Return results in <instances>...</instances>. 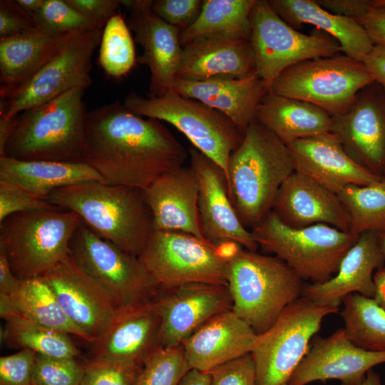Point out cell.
I'll use <instances>...</instances> for the list:
<instances>
[{"mask_svg":"<svg viewBox=\"0 0 385 385\" xmlns=\"http://www.w3.org/2000/svg\"><path fill=\"white\" fill-rule=\"evenodd\" d=\"M255 71V56L250 39L216 34L199 36L183 46L177 78L189 81L242 78Z\"/></svg>","mask_w":385,"mask_h":385,"instance_id":"cell-25","label":"cell"},{"mask_svg":"<svg viewBox=\"0 0 385 385\" xmlns=\"http://www.w3.org/2000/svg\"><path fill=\"white\" fill-rule=\"evenodd\" d=\"M19 6L33 16L43 5L44 0H15Z\"/></svg>","mask_w":385,"mask_h":385,"instance_id":"cell-57","label":"cell"},{"mask_svg":"<svg viewBox=\"0 0 385 385\" xmlns=\"http://www.w3.org/2000/svg\"><path fill=\"white\" fill-rule=\"evenodd\" d=\"M361 385H382L379 374L372 369L369 370Z\"/></svg>","mask_w":385,"mask_h":385,"instance_id":"cell-58","label":"cell"},{"mask_svg":"<svg viewBox=\"0 0 385 385\" xmlns=\"http://www.w3.org/2000/svg\"><path fill=\"white\" fill-rule=\"evenodd\" d=\"M41 277L50 286L68 318L92 343L121 309L71 254Z\"/></svg>","mask_w":385,"mask_h":385,"instance_id":"cell-15","label":"cell"},{"mask_svg":"<svg viewBox=\"0 0 385 385\" xmlns=\"http://www.w3.org/2000/svg\"><path fill=\"white\" fill-rule=\"evenodd\" d=\"M78 214L101 237L138 257L153 232L142 190L91 181L53 191L46 198Z\"/></svg>","mask_w":385,"mask_h":385,"instance_id":"cell-4","label":"cell"},{"mask_svg":"<svg viewBox=\"0 0 385 385\" xmlns=\"http://www.w3.org/2000/svg\"><path fill=\"white\" fill-rule=\"evenodd\" d=\"M251 232L258 246L287 264L312 284L330 279L359 235L326 224L291 227L271 211Z\"/></svg>","mask_w":385,"mask_h":385,"instance_id":"cell-7","label":"cell"},{"mask_svg":"<svg viewBox=\"0 0 385 385\" xmlns=\"http://www.w3.org/2000/svg\"><path fill=\"white\" fill-rule=\"evenodd\" d=\"M5 322L1 337L8 346L51 357L77 358L81 354L70 335L41 326L21 314Z\"/></svg>","mask_w":385,"mask_h":385,"instance_id":"cell-35","label":"cell"},{"mask_svg":"<svg viewBox=\"0 0 385 385\" xmlns=\"http://www.w3.org/2000/svg\"><path fill=\"white\" fill-rule=\"evenodd\" d=\"M256 0H204L194 23L180 33L182 46L208 34H227L250 39V14Z\"/></svg>","mask_w":385,"mask_h":385,"instance_id":"cell-34","label":"cell"},{"mask_svg":"<svg viewBox=\"0 0 385 385\" xmlns=\"http://www.w3.org/2000/svg\"><path fill=\"white\" fill-rule=\"evenodd\" d=\"M172 89L221 112L242 134L255 118L256 108L267 92L256 71L242 78L218 76L202 81L177 78Z\"/></svg>","mask_w":385,"mask_h":385,"instance_id":"cell-28","label":"cell"},{"mask_svg":"<svg viewBox=\"0 0 385 385\" xmlns=\"http://www.w3.org/2000/svg\"><path fill=\"white\" fill-rule=\"evenodd\" d=\"M152 0H120L130 11L128 25L143 53L137 61L148 67L150 77L147 97H160L171 89L177 78L183 46L181 31L154 14Z\"/></svg>","mask_w":385,"mask_h":385,"instance_id":"cell-17","label":"cell"},{"mask_svg":"<svg viewBox=\"0 0 385 385\" xmlns=\"http://www.w3.org/2000/svg\"><path fill=\"white\" fill-rule=\"evenodd\" d=\"M0 180L46 199L58 189L86 182H103V178L86 163L20 160L3 156L0 157Z\"/></svg>","mask_w":385,"mask_h":385,"instance_id":"cell-32","label":"cell"},{"mask_svg":"<svg viewBox=\"0 0 385 385\" xmlns=\"http://www.w3.org/2000/svg\"><path fill=\"white\" fill-rule=\"evenodd\" d=\"M136 61L134 41L128 23L117 13L103 28L99 64L108 76L120 78L130 71Z\"/></svg>","mask_w":385,"mask_h":385,"instance_id":"cell-38","label":"cell"},{"mask_svg":"<svg viewBox=\"0 0 385 385\" xmlns=\"http://www.w3.org/2000/svg\"><path fill=\"white\" fill-rule=\"evenodd\" d=\"M156 297L121 309L108 327L92 343V359L143 363L162 347Z\"/></svg>","mask_w":385,"mask_h":385,"instance_id":"cell-22","label":"cell"},{"mask_svg":"<svg viewBox=\"0 0 385 385\" xmlns=\"http://www.w3.org/2000/svg\"><path fill=\"white\" fill-rule=\"evenodd\" d=\"M384 178H385V173H384Z\"/></svg>","mask_w":385,"mask_h":385,"instance_id":"cell-61","label":"cell"},{"mask_svg":"<svg viewBox=\"0 0 385 385\" xmlns=\"http://www.w3.org/2000/svg\"><path fill=\"white\" fill-rule=\"evenodd\" d=\"M341 316L351 342L371 351H385V309L374 298L353 293L345 297Z\"/></svg>","mask_w":385,"mask_h":385,"instance_id":"cell-36","label":"cell"},{"mask_svg":"<svg viewBox=\"0 0 385 385\" xmlns=\"http://www.w3.org/2000/svg\"><path fill=\"white\" fill-rule=\"evenodd\" d=\"M36 354L24 349L0 357V385H32Z\"/></svg>","mask_w":385,"mask_h":385,"instance_id":"cell-46","label":"cell"},{"mask_svg":"<svg viewBox=\"0 0 385 385\" xmlns=\"http://www.w3.org/2000/svg\"><path fill=\"white\" fill-rule=\"evenodd\" d=\"M123 103L140 116L174 126L192 147L217 164L227 178L230 156L240 145L243 134L223 113L197 100L183 96L172 88L160 97H143L130 93Z\"/></svg>","mask_w":385,"mask_h":385,"instance_id":"cell-8","label":"cell"},{"mask_svg":"<svg viewBox=\"0 0 385 385\" xmlns=\"http://www.w3.org/2000/svg\"><path fill=\"white\" fill-rule=\"evenodd\" d=\"M209 385H257L255 362L251 353L210 370Z\"/></svg>","mask_w":385,"mask_h":385,"instance_id":"cell-44","label":"cell"},{"mask_svg":"<svg viewBox=\"0 0 385 385\" xmlns=\"http://www.w3.org/2000/svg\"><path fill=\"white\" fill-rule=\"evenodd\" d=\"M138 259L158 289L188 283L227 285L228 261L205 240L188 233L153 230Z\"/></svg>","mask_w":385,"mask_h":385,"instance_id":"cell-11","label":"cell"},{"mask_svg":"<svg viewBox=\"0 0 385 385\" xmlns=\"http://www.w3.org/2000/svg\"><path fill=\"white\" fill-rule=\"evenodd\" d=\"M250 41L256 72L267 90L286 68L308 59L342 53L339 43L319 31L303 34L286 23L267 0H256L250 14Z\"/></svg>","mask_w":385,"mask_h":385,"instance_id":"cell-12","label":"cell"},{"mask_svg":"<svg viewBox=\"0 0 385 385\" xmlns=\"http://www.w3.org/2000/svg\"><path fill=\"white\" fill-rule=\"evenodd\" d=\"M376 286L374 300L385 309V267L378 269L374 275Z\"/></svg>","mask_w":385,"mask_h":385,"instance_id":"cell-54","label":"cell"},{"mask_svg":"<svg viewBox=\"0 0 385 385\" xmlns=\"http://www.w3.org/2000/svg\"><path fill=\"white\" fill-rule=\"evenodd\" d=\"M156 301L162 347L182 345L209 319L232 309L227 286L216 284L188 283L158 289Z\"/></svg>","mask_w":385,"mask_h":385,"instance_id":"cell-16","label":"cell"},{"mask_svg":"<svg viewBox=\"0 0 385 385\" xmlns=\"http://www.w3.org/2000/svg\"><path fill=\"white\" fill-rule=\"evenodd\" d=\"M302 279L279 258L241 249L227 263L232 310L258 335L302 295Z\"/></svg>","mask_w":385,"mask_h":385,"instance_id":"cell-5","label":"cell"},{"mask_svg":"<svg viewBox=\"0 0 385 385\" xmlns=\"http://www.w3.org/2000/svg\"><path fill=\"white\" fill-rule=\"evenodd\" d=\"M338 307L318 304L302 295L289 304L266 332L257 335L251 351L257 385L287 384L309 352V343L323 319Z\"/></svg>","mask_w":385,"mask_h":385,"instance_id":"cell-10","label":"cell"},{"mask_svg":"<svg viewBox=\"0 0 385 385\" xmlns=\"http://www.w3.org/2000/svg\"><path fill=\"white\" fill-rule=\"evenodd\" d=\"M14 301L11 295L0 293V317L2 319H6L19 314Z\"/></svg>","mask_w":385,"mask_h":385,"instance_id":"cell-55","label":"cell"},{"mask_svg":"<svg viewBox=\"0 0 385 385\" xmlns=\"http://www.w3.org/2000/svg\"><path fill=\"white\" fill-rule=\"evenodd\" d=\"M72 33L53 35L36 30L0 38L1 99L8 98L36 75Z\"/></svg>","mask_w":385,"mask_h":385,"instance_id":"cell-29","label":"cell"},{"mask_svg":"<svg viewBox=\"0 0 385 385\" xmlns=\"http://www.w3.org/2000/svg\"><path fill=\"white\" fill-rule=\"evenodd\" d=\"M379 243L385 258V230L378 232Z\"/></svg>","mask_w":385,"mask_h":385,"instance_id":"cell-59","label":"cell"},{"mask_svg":"<svg viewBox=\"0 0 385 385\" xmlns=\"http://www.w3.org/2000/svg\"><path fill=\"white\" fill-rule=\"evenodd\" d=\"M385 363V351H371L354 344L344 328L326 338L317 337L294 370L288 385L338 379L342 385H361L366 373Z\"/></svg>","mask_w":385,"mask_h":385,"instance_id":"cell-20","label":"cell"},{"mask_svg":"<svg viewBox=\"0 0 385 385\" xmlns=\"http://www.w3.org/2000/svg\"><path fill=\"white\" fill-rule=\"evenodd\" d=\"M384 262L378 232H361L342 258L336 274L326 282L304 286L302 295L318 304L338 308L350 294L374 298V272L383 267Z\"/></svg>","mask_w":385,"mask_h":385,"instance_id":"cell-26","label":"cell"},{"mask_svg":"<svg viewBox=\"0 0 385 385\" xmlns=\"http://www.w3.org/2000/svg\"><path fill=\"white\" fill-rule=\"evenodd\" d=\"M350 217V231L385 230V178L366 185H348L338 194Z\"/></svg>","mask_w":385,"mask_h":385,"instance_id":"cell-37","label":"cell"},{"mask_svg":"<svg viewBox=\"0 0 385 385\" xmlns=\"http://www.w3.org/2000/svg\"><path fill=\"white\" fill-rule=\"evenodd\" d=\"M210 374L208 371H202L190 369L180 379L178 385H209Z\"/></svg>","mask_w":385,"mask_h":385,"instance_id":"cell-53","label":"cell"},{"mask_svg":"<svg viewBox=\"0 0 385 385\" xmlns=\"http://www.w3.org/2000/svg\"><path fill=\"white\" fill-rule=\"evenodd\" d=\"M85 89L76 88L14 118L4 154L20 160L86 163Z\"/></svg>","mask_w":385,"mask_h":385,"instance_id":"cell-3","label":"cell"},{"mask_svg":"<svg viewBox=\"0 0 385 385\" xmlns=\"http://www.w3.org/2000/svg\"><path fill=\"white\" fill-rule=\"evenodd\" d=\"M46 198L35 195L11 183L0 180V222L8 216L29 211H63Z\"/></svg>","mask_w":385,"mask_h":385,"instance_id":"cell-43","label":"cell"},{"mask_svg":"<svg viewBox=\"0 0 385 385\" xmlns=\"http://www.w3.org/2000/svg\"><path fill=\"white\" fill-rule=\"evenodd\" d=\"M317 4L329 12L356 19L372 5V0H316Z\"/></svg>","mask_w":385,"mask_h":385,"instance_id":"cell-50","label":"cell"},{"mask_svg":"<svg viewBox=\"0 0 385 385\" xmlns=\"http://www.w3.org/2000/svg\"><path fill=\"white\" fill-rule=\"evenodd\" d=\"M295 171L287 145L254 118L227 165L229 196L247 228H254L272 211L277 192Z\"/></svg>","mask_w":385,"mask_h":385,"instance_id":"cell-2","label":"cell"},{"mask_svg":"<svg viewBox=\"0 0 385 385\" xmlns=\"http://www.w3.org/2000/svg\"><path fill=\"white\" fill-rule=\"evenodd\" d=\"M142 191L153 230L182 232L205 240L198 212L199 181L190 165L163 174Z\"/></svg>","mask_w":385,"mask_h":385,"instance_id":"cell-23","label":"cell"},{"mask_svg":"<svg viewBox=\"0 0 385 385\" xmlns=\"http://www.w3.org/2000/svg\"><path fill=\"white\" fill-rule=\"evenodd\" d=\"M331 132L352 159L384 177L385 92L377 83L361 90L349 111L332 117Z\"/></svg>","mask_w":385,"mask_h":385,"instance_id":"cell-19","label":"cell"},{"mask_svg":"<svg viewBox=\"0 0 385 385\" xmlns=\"http://www.w3.org/2000/svg\"><path fill=\"white\" fill-rule=\"evenodd\" d=\"M71 255L125 309L155 298L158 289L138 257L101 237L83 222L70 242Z\"/></svg>","mask_w":385,"mask_h":385,"instance_id":"cell-13","label":"cell"},{"mask_svg":"<svg viewBox=\"0 0 385 385\" xmlns=\"http://www.w3.org/2000/svg\"><path fill=\"white\" fill-rule=\"evenodd\" d=\"M39 31L48 34H64L103 28L77 11L66 0H44L33 15Z\"/></svg>","mask_w":385,"mask_h":385,"instance_id":"cell-40","label":"cell"},{"mask_svg":"<svg viewBox=\"0 0 385 385\" xmlns=\"http://www.w3.org/2000/svg\"><path fill=\"white\" fill-rule=\"evenodd\" d=\"M374 82L363 62L339 53L289 66L267 91L309 102L334 117L349 111L359 92Z\"/></svg>","mask_w":385,"mask_h":385,"instance_id":"cell-9","label":"cell"},{"mask_svg":"<svg viewBox=\"0 0 385 385\" xmlns=\"http://www.w3.org/2000/svg\"><path fill=\"white\" fill-rule=\"evenodd\" d=\"M103 28L72 33L36 75L8 98L1 99L0 117L11 120L71 89H87L92 83V56L100 45Z\"/></svg>","mask_w":385,"mask_h":385,"instance_id":"cell-14","label":"cell"},{"mask_svg":"<svg viewBox=\"0 0 385 385\" xmlns=\"http://www.w3.org/2000/svg\"><path fill=\"white\" fill-rule=\"evenodd\" d=\"M202 3L201 0H155L152 1L150 10L182 32L197 19Z\"/></svg>","mask_w":385,"mask_h":385,"instance_id":"cell-45","label":"cell"},{"mask_svg":"<svg viewBox=\"0 0 385 385\" xmlns=\"http://www.w3.org/2000/svg\"><path fill=\"white\" fill-rule=\"evenodd\" d=\"M14 118L6 120L0 117V157L3 155L5 145L12 132Z\"/></svg>","mask_w":385,"mask_h":385,"instance_id":"cell-56","label":"cell"},{"mask_svg":"<svg viewBox=\"0 0 385 385\" xmlns=\"http://www.w3.org/2000/svg\"><path fill=\"white\" fill-rule=\"evenodd\" d=\"M272 9L289 25L297 29L314 26L337 41L342 52L361 61L374 43L356 19L336 15L321 7L316 0H267Z\"/></svg>","mask_w":385,"mask_h":385,"instance_id":"cell-30","label":"cell"},{"mask_svg":"<svg viewBox=\"0 0 385 385\" xmlns=\"http://www.w3.org/2000/svg\"><path fill=\"white\" fill-rule=\"evenodd\" d=\"M255 118L286 145L299 139L331 132L332 117L322 108L297 98L267 91Z\"/></svg>","mask_w":385,"mask_h":385,"instance_id":"cell-31","label":"cell"},{"mask_svg":"<svg viewBox=\"0 0 385 385\" xmlns=\"http://www.w3.org/2000/svg\"><path fill=\"white\" fill-rule=\"evenodd\" d=\"M20 314L45 327L79 337L91 339L68 318L50 286L41 278L20 279L11 295Z\"/></svg>","mask_w":385,"mask_h":385,"instance_id":"cell-33","label":"cell"},{"mask_svg":"<svg viewBox=\"0 0 385 385\" xmlns=\"http://www.w3.org/2000/svg\"><path fill=\"white\" fill-rule=\"evenodd\" d=\"M356 19L374 46L385 47V0H372L371 6Z\"/></svg>","mask_w":385,"mask_h":385,"instance_id":"cell-48","label":"cell"},{"mask_svg":"<svg viewBox=\"0 0 385 385\" xmlns=\"http://www.w3.org/2000/svg\"><path fill=\"white\" fill-rule=\"evenodd\" d=\"M143 364L91 359L84 364L81 385H134Z\"/></svg>","mask_w":385,"mask_h":385,"instance_id":"cell-42","label":"cell"},{"mask_svg":"<svg viewBox=\"0 0 385 385\" xmlns=\"http://www.w3.org/2000/svg\"><path fill=\"white\" fill-rule=\"evenodd\" d=\"M287 145L295 171L336 194L348 185H366L383 178L352 159L332 132L296 140Z\"/></svg>","mask_w":385,"mask_h":385,"instance_id":"cell-21","label":"cell"},{"mask_svg":"<svg viewBox=\"0 0 385 385\" xmlns=\"http://www.w3.org/2000/svg\"><path fill=\"white\" fill-rule=\"evenodd\" d=\"M283 385H288V384H283Z\"/></svg>","mask_w":385,"mask_h":385,"instance_id":"cell-60","label":"cell"},{"mask_svg":"<svg viewBox=\"0 0 385 385\" xmlns=\"http://www.w3.org/2000/svg\"><path fill=\"white\" fill-rule=\"evenodd\" d=\"M38 30L33 17L14 0L0 1V38Z\"/></svg>","mask_w":385,"mask_h":385,"instance_id":"cell-47","label":"cell"},{"mask_svg":"<svg viewBox=\"0 0 385 385\" xmlns=\"http://www.w3.org/2000/svg\"><path fill=\"white\" fill-rule=\"evenodd\" d=\"M257 338L254 330L231 309L209 319L182 346L190 369L209 371L250 353Z\"/></svg>","mask_w":385,"mask_h":385,"instance_id":"cell-27","label":"cell"},{"mask_svg":"<svg viewBox=\"0 0 385 385\" xmlns=\"http://www.w3.org/2000/svg\"><path fill=\"white\" fill-rule=\"evenodd\" d=\"M190 369L182 345L160 347L144 361L134 385H178Z\"/></svg>","mask_w":385,"mask_h":385,"instance_id":"cell-39","label":"cell"},{"mask_svg":"<svg viewBox=\"0 0 385 385\" xmlns=\"http://www.w3.org/2000/svg\"><path fill=\"white\" fill-rule=\"evenodd\" d=\"M86 163L107 184L143 190L184 165L189 153L159 120L116 100L88 112Z\"/></svg>","mask_w":385,"mask_h":385,"instance_id":"cell-1","label":"cell"},{"mask_svg":"<svg viewBox=\"0 0 385 385\" xmlns=\"http://www.w3.org/2000/svg\"><path fill=\"white\" fill-rule=\"evenodd\" d=\"M272 211L291 227L326 224L350 231V217L338 195L297 171L279 188Z\"/></svg>","mask_w":385,"mask_h":385,"instance_id":"cell-24","label":"cell"},{"mask_svg":"<svg viewBox=\"0 0 385 385\" xmlns=\"http://www.w3.org/2000/svg\"><path fill=\"white\" fill-rule=\"evenodd\" d=\"M188 153L190 165L199 181L198 212L204 239L214 247L233 242L256 252L259 246L240 220L230 198L225 171L194 147Z\"/></svg>","mask_w":385,"mask_h":385,"instance_id":"cell-18","label":"cell"},{"mask_svg":"<svg viewBox=\"0 0 385 385\" xmlns=\"http://www.w3.org/2000/svg\"><path fill=\"white\" fill-rule=\"evenodd\" d=\"M19 282L11 270L4 246L0 244V293L11 296Z\"/></svg>","mask_w":385,"mask_h":385,"instance_id":"cell-52","label":"cell"},{"mask_svg":"<svg viewBox=\"0 0 385 385\" xmlns=\"http://www.w3.org/2000/svg\"><path fill=\"white\" fill-rule=\"evenodd\" d=\"M70 210L12 214L0 222V244L19 279L41 277L71 254L73 235L82 222Z\"/></svg>","mask_w":385,"mask_h":385,"instance_id":"cell-6","label":"cell"},{"mask_svg":"<svg viewBox=\"0 0 385 385\" xmlns=\"http://www.w3.org/2000/svg\"><path fill=\"white\" fill-rule=\"evenodd\" d=\"M369 73L385 92V47L374 46L362 59Z\"/></svg>","mask_w":385,"mask_h":385,"instance_id":"cell-51","label":"cell"},{"mask_svg":"<svg viewBox=\"0 0 385 385\" xmlns=\"http://www.w3.org/2000/svg\"><path fill=\"white\" fill-rule=\"evenodd\" d=\"M84 364L76 358H58L36 354L32 385H81Z\"/></svg>","mask_w":385,"mask_h":385,"instance_id":"cell-41","label":"cell"},{"mask_svg":"<svg viewBox=\"0 0 385 385\" xmlns=\"http://www.w3.org/2000/svg\"><path fill=\"white\" fill-rule=\"evenodd\" d=\"M87 19L105 26L119 9V0H66Z\"/></svg>","mask_w":385,"mask_h":385,"instance_id":"cell-49","label":"cell"}]
</instances>
